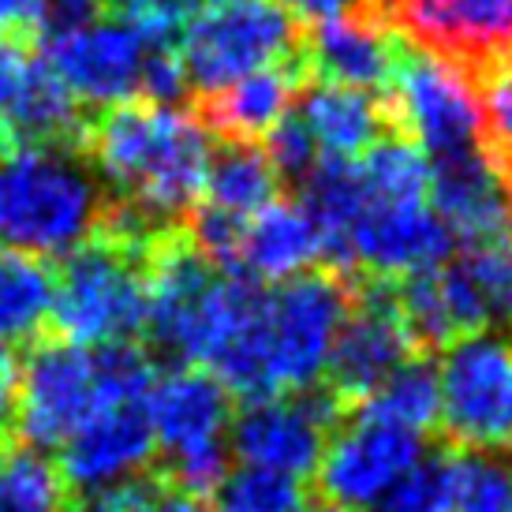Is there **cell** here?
<instances>
[{
  "mask_svg": "<svg viewBox=\"0 0 512 512\" xmlns=\"http://www.w3.org/2000/svg\"><path fill=\"white\" fill-rule=\"evenodd\" d=\"M288 12L296 15V19H329V15H341V12H352V8H363L367 0H281Z\"/></svg>",
  "mask_w": 512,
  "mask_h": 512,
  "instance_id": "obj_33",
  "label": "cell"
},
{
  "mask_svg": "<svg viewBox=\"0 0 512 512\" xmlns=\"http://www.w3.org/2000/svg\"><path fill=\"white\" fill-rule=\"evenodd\" d=\"M83 154L105 202L150 232L180 228L199 206L214 135L195 113L161 101H120L86 124Z\"/></svg>",
  "mask_w": 512,
  "mask_h": 512,
  "instance_id": "obj_1",
  "label": "cell"
},
{
  "mask_svg": "<svg viewBox=\"0 0 512 512\" xmlns=\"http://www.w3.org/2000/svg\"><path fill=\"white\" fill-rule=\"evenodd\" d=\"M303 27L281 0H206L176 38L187 90L199 98L299 57Z\"/></svg>",
  "mask_w": 512,
  "mask_h": 512,
  "instance_id": "obj_5",
  "label": "cell"
},
{
  "mask_svg": "<svg viewBox=\"0 0 512 512\" xmlns=\"http://www.w3.org/2000/svg\"><path fill=\"white\" fill-rule=\"evenodd\" d=\"M27 68H30V57L27 49H23V42L0 38V120H4L8 105L15 101V94H19L23 79H27Z\"/></svg>",
  "mask_w": 512,
  "mask_h": 512,
  "instance_id": "obj_32",
  "label": "cell"
},
{
  "mask_svg": "<svg viewBox=\"0 0 512 512\" xmlns=\"http://www.w3.org/2000/svg\"><path fill=\"white\" fill-rule=\"evenodd\" d=\"M161 509V479L157 475H128L120 483L86 490L75 512H157Z\"/></svg>",
  "mask_w": 512,
  "mask_h": 512,
  "instance_id": "obj_30",
  "label": "cell"
},
{
  "mask_svg": "<svg viewBox=\"0 0 512 512\" xmlns=\"http://www.w3.org/2000/svg\"><path fill=\"white\" fill-rule=\"evenodd\" d=\"M449 460V509L453 512H505L512 501V464L498 453L453 449Z\"/></svg>",
  "mask_w": 512,
  "mask_h": 512,
  "instance_id": "obj_25",
  "label": "cell"
},
{
  "mask_svg": "<svg viewBox=\"0 0 512 512\" xmlns=\"http://www.w3.org/2000/svg\"><path fill=\"white\" fill-rule=\"evenodd\" d=\"M326 258L322 251V232L314 225L311 210L299 199L266 202L255 217H247L236 240L232 273L251 277V281H292L299 273L314 270Z\"/></svg>",
  "mask_w": 512,
  "mask_h": 512,
  "instance_id": "obj_17",
  "label": "cell"
},
{
  "mask_svg": "<svg viewBox=\"0 0 512 512\" xmlns=\"http://www.w3.org/2000/svg\"><path fill=\"white\" fill-rule=\"evenodd\" d=\"M0 512H64V479L45 453L15 445L0 456Z\"/></svg>",
  "mask_w": 512,
  "mask_h": 512,
  "instance_id": "obj_24",
  "label": "cell"
},
{
  "mask_svg": "<svg viewBox=\"0 0 512 512\" xmlns=\"http://www.w3.org/2000/svg\"><path fill=\"white\" fill-rule=\"evenodd\" d=\"M154 243L94 232L53 277L49 326L60 341L101 348L135 341L146 326V255Z\"/></svg>",
  "mask_w": 512,
  "mask_h": 512,
  "instance_id": "obj_3",
  "label": "cell"
},
{
  "mask_svg": "<svg viewBox=\"0 0 512 512\" xmlns=\"http://www.w3.org/2000/svg\"><path fill=\"white\" fill-rule=\"evenodd\" d=\"M277 191H281V176H277L270 154H266L262 146L225 143L210 157L199 210L243 225V221L255 217L266 202L277 199Z\"/></svg>",
  "mask_w": 512,
  "mask_h": 512,
  "instance_id": "obj_20",
  "label": "cell"
},
{
  "mask_svg": "<svg viewBox=\"0 0 512 512\" xmlns=\"http://www.w3.org/2000/svg\"><path fill=\"white\" fill-rule=\"evenodd\" d=\"M344 419V408L318 382L299 393L247 400L243 412L228 423V445L247 468L307 479L314 475L326 438Z\"/></svg>",
  "mask_w": 512,
  "mask_h": 512,
  "instance_id": "obj_10",
  "label": "cell"
},
{
  "mask_svg": "<svg viewBox=\"0 0 512 512\" xmlns=\"http://www.w3.org/2000/svg\"><path fill=\"white\" fill-rule=\"evenodd\" d=\"M157 38L143 34L124 19L86 23V27L45 34L42 64L68 86L79 105H120V101L143 98L146 60Z\"/></svg>",
  "mask_w": 512,
  "mask_h": 512,
  "instance_id": "obj_12",
  "label": "cell"
},
{
  "mask_svg": "<svg viewBox=\"0 0 512 512\" xmlns=\"http://www.w3.org/2000/svg\"><path fill=\"white\" fill-rule=\"evenodd\" d=\"M15 356L8 344H0V434L12 423V408H15Z\"/></svg>",
  "mask_w": 512,
  "mask_h": 512,
  "instance_id": "obj_34",
  "label": "cell"
},
{
  "mask_svg": "<svg viewBox=\"0 0 512 512\" xmlns=\"http://www.w3.org/2000/svg\"><path fill=\"white\" fill-rule=\"evenodd\" d=\"M479 98L483 154L509 180L512 176V42L486 49L475 60H464Z\"/></svg>",
  "mask_w": 512,
  "mask_h": 512,
  "instance_id": "obj_22",
  "label": "cell"
},
{
  "mask_svg": "<svg viewBox=\"0 0 512 512\" xmlns=\"http://www.w3.org/2000/svg\"><path fill=\"white\" fill-rule=\"evenodd\" d=\"M404 38L370 8L318 19L311 30H303L299 57L307 68V79L322 83L356 86L370 94H385L397 72Z\"/></svg>",
  "mask_w": 512,
  "mask_h": 512,
  "instance_id": "obj_13",
  "label": "cell"
},
{
  "mask_svg": "<svg viewBox=\"0 0 512 512\" xmlns=\"http://www.w3.org/2000/svg\"><path fill=\"white\" fill-rule=\"evenodd\" d=\"M53 311V273L42 258L0 247V344L38 337Z\"/></svg>",
  "mask_w": 512,
  "mask_h": 512,
  "instance_id": "obj_21",
  "label": "cell"
},
{
  "mask_svg": "<svg viewBox=\"0 0 512 512\" xmlns=\"http://www.w3.org/2000/svg\"><path fill=\"white\" fill-rule=\"evenodd\" d=\"M202 4L206 0H105V8H113L124 23L139 27L157 42H176Z\"/></svg>",
  "mask_w": 512,
  "mask_h": 512,
  "instance_id": "obj_28",
  "label": "cell"
},
{
  "mask_svg": "<svg viewBox=\"0 0 512 512\" xmlns=\"http://www.w3.org/2000/svg\"><path fill=\"white\" fill-rule=\"evenodd\" d=\"M146 419L165 464L191 453L228 445L232 400L228 389L202 367H172L157 374L146 393Z\"/></svg>",
  "mask_w": 512,
  "mask_h": 512,
  "instance_id": "obj_14",
  "label": "cell"
},
{
  "mask_svg": "<svg viewBox=\"0 0 512 512\" xmlns=\"http://www.w3.org/2000/svg\"><path fill=\"white\" fill-rule=\"evenodd\" d=\"M385 101L393 128L404 131L430 161L483 150L479 98L464 60L404 38Z\"/></svg>",
  "mask_w": 512,
  "mask_h": 512,
  "instance_id": "obj_6",
  "label": "cell"
},
{
  "mask_svg": "<svg viewBox=\"0 0 512 512\" xmlns=\"http://www.w3.org/2000/svg\"><path fill=\"white\" fill-rule=\"evenodd\" d=\"M154 430L146 419V400L105 404L60 445V479L75 490H98L120 483L154 460Z\"/></svg>",
  "mask_w": 512,
  "mask_h": 512,
  "instance_id": "obj_15",
  "label": "cell"
},
{
  "mask_svg": "<svg viewBox=\"0 0 512 512\" xmlns=\"http://www.w3.org/2000/svg\"><path fill=\"white\" fill-rule=\"evenodd\" d=\"M299 512H356V509H344V505H333V501H322V505H311V509H299Z\"/></svg>",
  "mask_w": 512,
  "mask_h": 512,
  "instance_id": "obj_36",
  "label": "cell"
},
{
  "mask_svg": "<svg viewBox=\"0 0 512 512\" xmlns=\"http://www.w3.org/2000/svg\"><path fill=\"white\" fill-rule=\"evenodd\" d=\"M505 512H512V501H509V509H505Z\"/></svg>",
  "mask_w": 512,
  "mask_h": 512,
  "instance_id": "obj_38",
  "label": "cell"
},
{
  "mask_svg": "<svg viewBox=\"0 0 512 512\" xmlns=\"http://www.w3.org/2000/svg\"><path fill=\"white\" fill-rule=\"evenodd\" d=\"M378 512H453L449 509V460L423 456L378 505Z\"/></svg>",
  "mask_w": 512,
  "mask_h": 512,
  "instance_id": "obj_27",
  "label": "cell"
},
{
  "mask_svg": "<svg viewBox=\"0 0 512 512\" xmlns=\"http://www.w3.org/2000/svg\"><path fill=\"white\" fill-rule=\"evenodd\" d=\"M412 356H419V348L400 314L397 281H352V303L322 370V385L337 397L344 415Z\"/></svg>",
  "mask_w": 512,
  "mask_h": 512,
  "instance_id": "obj_9",
  "label": "cell"
},
{
  "mask_svg": "<svg viewBox=\"0 0 512 512\" xmlns=\"http://www.w3.org/2000/svg\"><path fill=\"white\" fill-rule=\"evenodd\" d=\"M303 83H307L303 57H292L199 98V120L210 135L225 143H255V139H266L292 113Z\"/></svg>",
  "mask_w": 512,
  "mask_h": 512,
  "instance_id": "obj_18",
  "label": "cell"
},
{
  "mask_svg": "<svg viewBox=\"0 0 512 512\" xmlns=\"http://www.w3.org/2000/svg\"><path fill=\"white\" fill-rule=\"evenodd\" d=\"M105 191L83 150L15 146L0 157V247L23 255H68L90 240Z\"/></svg>",
  "mask_w": 512,
  "mask_h": 512,
  "instance_id": "obj_2",
  "label": "cell"
},
{
  "mask_svg": "<svg viewBox=\"0 0 512 512\" xmlns=\"http://www.w3.org/2000/svg\"><path fill=\"white\" fill-rule=\"evenodd\" d=\"M348 303L352 281L337 270H307L277 288H266L258 326L262 397L299 393L322 382Z\"/></svg>",
  "mask_w": 512,
  "mask_h": 512,
  "instance_id": "obj_4",
  "label": "cell"
},
{
  "mask_svg": "<svg viewBox=\"0 0 512 512\" xmlns=\"http://www.w3.org/2000/svg\"><path fill=\"white\" fill-rule=\"evenodd\" d=\"M45 0H0V38L27 42L42 30Z\"/></svg>",
  "mask_w": 512,
  "mask_h": 512,
  "instance_id": "obj_31",
  "label": "cell"
},
{
  "mask_svg": "<svg viewBox=\"0 0 512 512\" xmlns=\"http://www.w3.org/2000/svg\"><path fill=\"white\" fill-rule=\"evenodd\" d=\"M352 412L397 423V427H408L415 434H427L438 427V370L430 367L427 356H412Z\"/></svg>",
  "mask_w": 512,
  "mask_h": 512,
  "instance_id": "obj_23",
  "label": "cell"
},
{
  "mask_svg": "<svg viewBox=\"0 0 512 512\" xmlns=\"http://www.w3.org/2000/svg\"><path fill=\"white\" fill-rule=\"evenodd\" d=\"M157 512H210L202 505V498L187 494V490H176V486L161 483V509Z\"/></svg>",
  "mask_w": 512,
  "mask_h": 512,
  "instance_id": "obj_35",
  "label": "cell"
},
{
  "mask_svg": "<svg viewBox=\"0 0 512 512\" xmlns=\"http://www.w3.org/2000/svg\"><path fill=\"white\" fill-rule=\"evenodd\" d=\"M266 154H270L277 176H281V180H296V184H303L314 172V165L322 161L318 146H314V139L307 135V128L299 124L296 113H288L285 120L266 135Z\"/></svg>",
  "mask_w": 512,
  "mask_h": 512,
  "instance_id": "obj_29",
  "label": "cell"
},
{
  "mask_svg": "<svg viewBox=\"0 0 512 512\" xmlns=\"http://www.w3.org/2000/svg\"><path fill=\"white\" fill-rule=\"evenodd\" d=\"M94 348L42 337L27 348V359L15 374L12 419L27 449H60L86 419L105 408Z\"/></svg>",
  "mask_w": 512,
  "mask_h": 512,
  "instance_id": "obj_8",
  "label": "cell"
},
{
  "mask_svg": "<svg viewBox=\"0 0 512 512\" xmlns=\"http://www.w3.org/2000/svg\"><path fill=\"white\" fill-rule=\"evenodd\" d=\"M210 512H299L303 509V479L277 475L266 468L228 471L210 494Z\"/></svg>",
  "mask_w": 512,
  "mask_h": 512,
  "instance_id": "obj_26",
  "label": "cell"
},
{
  "mask_svg": "<svg viewBox=\"0 0 512 512\" xmlns=\"http://www.w3.org/2000/svg\"><path fill=\"white\" fill-rule=\"evenodd\" d=\"M292 113L299 116V124L314 139L318 154L333 157V161H352L378 139H385V131L393 128L385 94L322 83V79L303 83Z\"/></svg>",
  "mask_w": 512,
  "mask_h": 512,
  "instance_id": "obj_19",
  "label": "cell"
},
{
  "mask_svg": "<svg viewBox=\"0 0 512 512\" xmlns=\"http://www.w3.org/2000/svg\"><path fill=\"white\" fill-rule=\"evenodd\" d=\"M423 460V434L348 412L326 438L318 460V490L344 509H374Z\"/></svg>",
  "mask_w": 512,
  "mask_h": 512,
  "instance_id": "obj_11",
  "label": "cell"
},
{
  "mask_svg": "<svg viewBox=\"0 0 512 512\" xmlns=\"http://www.w3.org/2000/svg\"><path fill=\"white\" fill-rule=\"evenodd\" d=\"M505 184H509V214H512V176L505 180Z\"/></svg>",
  "mask_w": 512,
  "mask_h": 512,
  "instance_id": "obj_37",
  "label": "cell"
},
{
  "mask_svg": "<svg viewBox=\"0 0 512 512\" xmlns=\"http://www.w3.org/2000/svg\"><path fill=\"white\" fill-rule=\"evenodd\" d=\"M438 427L453 449L512 456V341L471 333L445 348Z\"/></svg>",
  "mask_w": 512,
  "mask_h": 512,
  "instance_id": "obj_7",
  "label": "cell"
},
{
  "mask_svg": "<svg viewBox=\"0 0 512 512\" xmlns=\"http://www.w3.org/2000/svg\"><path fill=\"white\" fill-rule=\"evenodd\" d=\"M430 210L453 243H486L512 228L509 184L483 150L430 161Z\"/></svg>",
  "mask_w": 512,
  "mask_h": 512,
  "instance_id": "obj_16",
  "label": "cell"
}]
</instances>
